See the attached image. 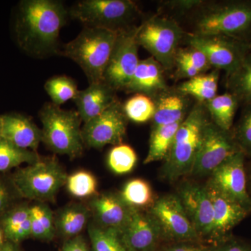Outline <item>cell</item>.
I'll list each match as a JSON object with an SVG mask.
<instances>
[{
  "label": "cell",
  "mask_w": 251,
  "mask_h": 251,
  "mask_svg": "<svg viewBox=\"0 0 251 251\" xmlns=\"http://www.w3.org/2000/svg\"><path fill=\"white\" fill-rule=\"evenodd\" d=\"M62 2L54 0H23L18 5L14 32L20 49L34 57L57 54L58 39L67 23Z\"/></svg>",
  "instance_id": "6da1fadb"
},
{
  "label": "cell",
  "mask_w": 251,
  "mask_h": 251,
  "mask_svg": "<svg viewBox=\"0 0 251 251\" xmlns=\"http://www.w3.org/2000/svg\"><path fill=\"white\" fill-rule=\"evenodd\" d=\"M210 121L206 109L198 105L180 125L160 173L162 179L175 182L191 175L206 125Z\"/></svg>",
  "instance_id": "7a4b0ae2"
},
{
  "label": "cell",
  "mask_w": 251,
  "mask_h": 251,
  "mask_svg": "<svg viewBox=\"0 0 251 251\" xmlns=\"http://www.w3.org/2000/svg\"><path fill=\"white\" fill-rule=\"evenodd\" d=\"M117 34L108 29L84 27L80 34L63 46L57 54L80 66L89 84L100 82L103 81Z\"/></svg>",
  "instance_id": "3957f363"
},
{
  "label": "cell",
  "mask_w": 251,
  "mask_h": 251,
  "mask_svg": "<svg viewBox=\"0 0 251 251\" xmlns=\"http://www.w3.org/2000/svg\"><path fill=\"white\" fill-rule=\"evenodd\" d=\"M42 143L54 153L74 159L82 154V120L77 110H63L52 103L44 104L39 112Z\"/></svg>",
  "instance_id": "277c9868"
},
{
  "label": "cell",
  "mask_w": 251,
  "mask_h": 251,
  "mask_svg": "<svg viewBox=\"0 0 251 251\" xmlns=\"http://www.w3.org/2000/svg\"><path fill=\"white\" fill-rule=\"evenodd\" d=\"M68 175L55 157L41 158L14 173L12 181L22 197L39 202H54Z\"/></svg>",
  "instance_id": "5b68a950"
},
{
  "label": "cell",
  "mask_w": 251,
  "mask_h": 251,
  "mask_svg": "<svg viewBox=\"0 0 251 251\" xmlns=\"http://www.w3.org/2000/svg\"><path fill=\"white\" fill-rule=\"evenodd\" d=\"M138 14L136 4L130 0H82L70 10V16L86 27L117 33L133 27L130 25Z\"/></svg>",
  "instance_id": "8992f818"
},
{
  "label": "cell",
  "mask_w": 251,
  "mask_h": 251,
  "mask_svg": "<svg viewBox=\"0 0 251 251\" xmlns=\"http://www.w3.org/2000/svg\"><path fill=\"white\" fill-rule=\"evenodd\" d=\"M183 36L184 31L175 21L154 17L139 26L136 39L138 46L151 53L161 67L170 69L175 64Z\"/></svg>",
  "instance_id": "52a82bcc"
},
{
  "label": "cell",
  "mask_w": 251,
  "mask_h": 251,
  "mask_svg": "<svg viewBox=\"0 0 251 251\" xmlns=\"http://www.w3.org/2000/svg\"><path fill=\"white\" fill-rule=\"evenodd\" d=\"M198 34L234 38L251 29V2L227 3L208 9L197 23Z\"/></svg>",
  "instance_id": "ba28073f"
},
{
  "label": "cell",
  "mask_w": 251,
  "mask_h": 251,
  "mask_svg": "<svg viewBox=\"0 0 251 251\" xmlns=\"http://www.w3.org/2000/svg\"><path fill=\"white\" fill-rule=\"evenodd\" d=\"M241 150L231 130L220 128L212 122L206 125L202 142L190 176H210L216 168Z\"/></svg>",
  "instance_id": "9c48e42d"
},
{
  "label": "cell",
  "mask_w": 251,
  "mask_h": 251,
  "mask_svg": "<svg viewBox=\"0 0 251 251\" xmlns=\"http://www.w3.org/2000/svg\"><path fill=\"white\" fill-rule=\"evenodd\" d=\"M139 27H132L117 34L103 81L114 90L125 89L140 62L137 34Z\"/></svg>",
  "instance_id": "30bf717a"
},
{
  "label": "cell",
  "mask_w": 251,
  "mask_h": 251,
  "mask_svg": "<svg viewBox=\"0 0 251 251\" xmlns=\"http://www.w3.org/2000/svg\"><path fill=\"white\" fill-rule=\"evenodd\" d=\"M148 211L161 227L164 244L202 241L176 194L165 195L157 198Z\"/></svg>",
  "instance_id": "8fae6325"
},
{
  "label": "cell",
  "mask_w": 251,
  "mask_h": 251,
  "mask_svg": "<svg viewBox=\"0 0 251 251\" xmlns=\"http://www.w3.org/2000/svg\"><path fill=\"white\" fill-rule=\"evenodd\" d=\"M127 121L123 105L116 100L99 116L84 124L82 135L85 147L101 150L106 145L122 144Z\"/></svg>",
  "instance_id": "7c38bea8"
},
{
  "label": "cell",
  "mask_w": 251,
  "mask_h": 251,
  "mask_svg": "<svg viewBox=\"0 0 251 251\" xmlns=\"http://www.w3.org/2000/svg\"><path fill=\"white\" fill-rule=\"evenodd\" d=\"M176 195L201 240L208 244L214 224V208L206 185L185 181Z\"/></svg>",
  "instance_id": "4fadbf2b"
},
{
  "label": "cell",
  "mask_w": 251,
  "mask_h": 251,
  "mask_svg": "<svg viewBox=\"0 0 251 251\" xmlns=\"http://www.w3.org/2000/svg\"><path fill=\"white\" fill-rule=\"evenodd\" d=\"M245 157L242 151L234 153L214 170L207 183L251 213V200L248 191Z\"/></svg>",
  "instance_id": "5bb4252c"
},
{
  "label": "cell",
  "mask_w": 251,
  "mask_h": 251,
  "mask_svg": "<svg viewBox=\"0 0 251 251\" xmlns=\"http://www.w3.org/2000/svg\"><path fill=\"white\" fill-rule=\"evenodd\" d=\"M188 42L205 54L211 66L226 71L228 75L237 70L247 54L245 46L227 36L196 34L190 36Z\"/></svg>",
  "instance_id": "9a60e30c"
},
{
  "label": "cell",
  "mask_w": 251,
  "mask_h": 251,
  "mask_svg": "<svg viewBox=\"0 0 251 251\" xmlns=\"http://www.w3.org/2000/svg\"><path fill=\"white\" fill-rule=\"evenodd\" d=\"M119 234L128 251H154L164 244L161 227L148 211L133 209Z\"/></svg>",
  "instance_id": "2e32d148"
},
{
  "label": "cell",
  "mask_w": 251,
  "mask_h": 251,
  "mask_svg": "<svg viewBox=\"0 0 251 251\" xmlns=\"http://www.w3.org/2000/svg\"><path fill=\"white\" fill-rule=\"evenodd\" d=\"M214 208V224L208 244L216 247L230 237L232 229L249 214L239 203L226 197L214 186L205 184Z\"/></svg>",
  "instance_id": "e0dca14e"
},
{
  "label": "cell",
  "mask_w": 251,
  "mask_h": 251,
  "mask_svg": "<svg viewBox=\"0 0 251 251\" xmlns=\"http://www.w3.org/2000/svg\"><path fill=\"white\" fill-rule=\"evenodd\" d=\"M93 224L100 228L120 233L130 219L133 208L122 199L120 193L105 192L92 197L88 204Z\"/></svg>",
  "instance_id": "ac0fdd59"
},
{
  "label": "cell",
  "mask_w": 251,
  "mask_h": 251,
  "mask_svg": "<svg viewBox=\"0 0 251 251\" xmlns=\"http://www.w3.org/2000/svg\"><path fill=\"white\" fill-rule=\"evenodd\" d=\"M1 138L18 148L37 152L42 130L29 117L17 112L0 115Z\"/></svg>",
  "instance_id": "d6986e66"
},
{
  "label": "cell",
  "mask_w": 251,
  "mask_h": 251,
  "mask_svg": "<svg viewBox=\"0 0 251 251\" xmlns=\"http://www.w3.org/2000/svg\"><path fill=\"white\" fill-rule=\"evenodd\" d=\"M115 91L104 81L89 84L85 90H79L73 100L82 122L90 121L116 101Z\"/></svg>",
  "instance_id": "ffe728a7"
},
{
  "label": "cell",
  "mask_w": 251,
  "mask_h": 251,
  "mask_svg": "<svg viewBox=\"0 0 251 251\" xmlns=\"http://www.w3.org/2000/svg\"><path fill=\"white\" fill-rule=\"evenodd\" d=\"M165 88L166 82L161 66L151 57L140 60L133 76L125 90L148 96Z\"/></svg>",
  "instance_id": "44dd1931"
},
{
  "label": "cell",
  "mask_w": 251,
  "mask_h": 251,
  "mask_svg": "<svg viewBox=\"0 0 251 251\" xmlns=\"http://www.w3.org/2000/svg\"><path fill=\"white\" fill-rule=\"evenodd\" d=\"M91 216L88 206L77 202L68 204L54 216L56 233L66 240L80 235Z\"/></svg>",
  "instance_id": "7402d4cb"
},
{
  "label": "cell",
  "mask_w": 251,
  "mask_h": 251,
  "mask_svg": "<svg viewBox=\"0 0 251 251\" xmlns=\"http://www.w3.org/2000/svg\"><path fill=\"white\" fill-rule=\"evenodd\" d=\"M1 228L6 240L15 244L31 237L30 207L18 206L8 211L1 221Z\"/></svg>",
  "instance_id": "603a6c76"
},
{
  "label": "cell",
  "mask_w": 251,
  "mask_h": 251,
  "mask_svg": "<svg viewBox=\"0 0 251 251\" xmlns=\"http://www.w3.org/2000/svg\"><path fill=\"white\" fill-rule=\"evenodd\" d=\"M182 122L152 128L148 153L144 160V164L166 159L173 145L176 131Z\"/></svg>",
  "instance_id": "cb8c5ba5"
},
{
  "label": "cell",
  "mask_w": 251,
  "mask_h": 251,
  "mask_svg": "<svg viewBox=\"0 0 251 251\" xmlns=\"http://www.w3.org/2000/svg\"><path fill=\"white\" fill-rule=\"evenodd\" d=\"M120 193L130 207L139 210H150L157 199L151 185L140 178L128 181Z\"/></svg>",
  "instance_id": "d4e9b609"
},
{
  "label": "cell",
  "mask_w": 251,
  "mask_h": 251,
  "mask_svg": "<svg viewBox=\"0 0 251 251\" xmlns=\"http://www.w3.org/2000/svg\"><path fill=\"white\" fill-rule=\"evenodd\" d=\"M185 106L184 99L179 95L169 94L162 97L156 105L152 128L182 122L185 118Z\"/></svg>",
  "instance_id": "484cf974"
},
{
  "label": "cell",
  "mask_w": 251,
  "mask_h": 251,
  "mask_svg": "<svg viewBox=\"0 0 251 251\" xmlns=\"http://www.w3.org/2000/svg\"><path fill=\"white\" fill-rule=\"evenodd\" d=\"M206 103V109L212 120L211 122L223 129L230 130L238 104L237 99L233 94L216 95Z\"/></svg>",
  "instance_id": "4316f807"
},
{
  "label": "cell",
  "mask_w": 251,
  "mask_h": 251,
  "mask_svg": "<svg viewBox=\"0 0 251 251\" xmlns=\"http://www.w3.org/2000/svg\"><path fill=\"white\" fill-rule=\"evenodd\" d=\"M31 237L50 242L56 234L52 211L46 203L38 202L30 207Z\"/></svg>",
  "instance_id": "83f0119b"
},
{
  "label": "cell",
  "mask_w": 251,
  "mask_h": 251,
  "mask_svg": "<svg viewBox=\"0 0 251 251\" xmlns=\"http://www.w3.org/2000/svg\"><path fill=\"white\" fill-rule=\"evenodd\" d=\"M219 83V72L200 74L197 76L183 82L179 90L186 94L193 96L200 101L207 102L216 96Z\"/></svg>",
  "instance_id": "f1b7e54d"
},
{
  "label": "cell",
  "mask_w": 251,
  "mask_h": 251,
  "mask_svg": "<svg viewBox=\"0 0 251 251\" xmlns=\"http://www.w3.org/2000/svg\"><path fill=\"white\" fill-rule=\"evenodd\" d=\"M41 159L39 153L23 150L0 138V172H6L26 163L32 164Z\"/></svg>",
  "instance_id": "f546056e"
},
{
  "label": "cell",
  "mask_w": 251,
  "mask_h": 251,
  "mask_svg": "<svg viewBox=\"0 0 251 251\" xmlns=\"http://www.w3.org/2000/svg\"><path fill=\"white\" fill-rule=\"evenodd\" d=\"M229 86L237 100L251 102V53L246 55L237 70L229 75Z\"/></svg>",
  "instance_id": "4dcf8cb0"
},
{
  "label": "cell",
  "mask_w": 251,
  "mask_h": 251,
  "mask_svg": "<svg viewBox=\"0 0 251 251\" xmlns=\"http://www.w3.org/2000/svg\"><path fill=\"white\" fill-rule=\"evenodd\" d=\"M44 89L57 106L75 98L78 92L75 81L66 75L54 76L49 79L44 85Z\"/></svg>",
  "instance_id": "1f68e13d"
},
{
  "label": "cell",
  "mask_w": 251,
  "mask_h": 251,
  "mask_svg": "<svg viewBox=\"0 0 251 251\" xmlns=\"http://www.w3.org/2000/svg\"><path fill=\"white\" fill-rule=\"evenodd\" d=\"M91 251H128L115 231L100 228L93 223L88 226Z\"/></svg>",
  "instance_id": "d6a6232c"
},
{
  "label": "cell",
  "mask_w": 251,
  "mask_h": 251,
  "mask_svg": "<svg viewBox=\"0 0 251 251\" xmlns=\"http://www.w3.org/2000/svg\"><path fill=\"white\" fill-rule=\"evenodd\" d=\"M124 110L128 120L135 123H145L152 120L156 105L148 96L137 94L126 102Z\"/></svg>",
  "instance_id": "836d02e7"
},
{
  "label": "cell",
  "mask_w": 251,
  "mask_h": 251,
  "mask_svg": "<svg viewBox=\"0 0 251 251\" xmlns=\"http://www.w3.org/2000/svg\"><path fill=\"white\" fill-rule=\"evenodd\" d=\"M136 153L128 145H116L110 150L108 156V165L110 169L117 175L130 173L137 163Z\"/></svg>",
  "instance_id": "e575fe53"
},
{
  "label": "cell",
  "mask_w": 251,
  "mask_h": 251,
  "mask_svg": "<svg viewBox=\"0 0 251 251\" xmlns=\"http://www.w3.org/2000/svg\"><path fill=\"white\" fill-rule=\"evenodd\" d=\"M68 191L75 198H84L97 194V181L92 173L87 171H77L68 176Z\"/></svg>",
  "instance_id": "d590c367"
},
{
  "label": "cell",
  "mask_w": 251,
  "mask_h": 251,
  "mask_svg": "<svg viewBox=\"0 0 251 251\" xmlns=\"http://www.w3.org/2000/svg\"><path fill=\"white\" fill-rule=\"evenodd\" d=\"M232 133L241 151L251 157V107L243 113Z\"/></svg>",
  "instance_id": "8d00e7d4"
},
{
  "label": "cell",
  "mask_w": 251,
  "mask_h": 251,
  "mask_svg": "<svg viewBox=\"0 0 251 251\" xmlns=\"http://www.w3.org/2000/svg\"><path fill=\"white\" fill-rule=\"evenodd\" d=\"M176 59H180L188 63L190 65L196 68L201 74L207 71L211 67L205 54L191 46L188 49L178 50Z\"/></svg>",
  "instance_id": "74e56055"
},
{
  "label": "cell",
  "mask_w": 251,
  "mask_h": 251,
  "mask_svg": "<svg viewBox=\"0 0 251 251\" xmlns=\"http://www.w3.org/2000/svg\"><path fill=\"white\" fill-rule=\"evenodd\" d=\"M164 251H215V247L202 241H187L166 244L162 247Z\"/></svg>",
  "instance_id": "f35d334b"
},
{
  "label": "cell",
  "mask_w": 251,
  "mask_h": 251,
  "mask_svg": "<svg viewBox=\"0 0 251 251\" xmlns=\"http://www.w3.org/2000/svg\"><path fill=\"white\" fill-rule=\"evenodd\" d=\"M215 251H251V244L232 235L216 246Z\"/></svg>",
  "instance_id": "ab89813d"
},
{
  "label": "cell",
  "mask_w": 251,
  "mask_h": 251,
  "mask_svg": "<svg viewBox=\"0 0 251 251\" xmlns=\"http://www.w3.org/2000/svg\"><path fill=\"white\" fill-rule=\"evenodd\" d=\"M175 64L177 65V76L180 78H189L197 76L201 73L198 72L196 68L190 65L188 63L184 61L176 59Z\"/></svg>",
  "instance_id": "60d3db41"
},
{
  "label": "cell",
  "mask_w": 251,
  "mask_h": 251,
  "mask_svg": "<svg viewBox=\"0 0 251 251\" xmlns=\"http://www.w3.org/2000/svg\"><path fill=\"white\" fill-rule=\"evenodd\" d=\"M64 245L69 251H90L87 242L80 234L76 237L67 239L64 242Z\"/></svg>",
  "instance_id": "b9f144b4"
},
{
  "label": "cell",
  "mask_w": 251,
  "mask_h": 251,
  "mask_svg": "<svg viewBox=\"0 0 251 251\" xmlns=\"http://www.w3.org/2000/svg\"><path fill=\"white\" fill-rule=\"evenodd\" d=\"M9 193L7 188L0 181V216L3 215L9 204Z\"/></svg>",
  "instance_id": "7bdbcfd3"
},
{
  "label": "cell",
  "mask_w": 251,
  "mask_h": 251,
  "mask_svg": "<svg viewBox=\"0 0 251 251\" xmlns=\"http://www.w3.org/2000/svg\"><path fill=\"white\" fill-rule=\"evenodd\" d=\"M0 251H21L18 244L6 240L0 247Z\"/></svg>",
  "instance_id": "ee69618b"
},
{
  "label": "cell",
  "mask_w": 251,
  "mask_h": 251,
  "mask_svg": "<svg viewBox=\"0 0 251 251\" xmlns=\"http://www.w3.org/2000/svg\"><path fill=\"white\" fill-rule=\"evenodd\" d=\"M248 191H249V194L251 200V174L249 176V181H248Z\"/></svg>",
  "instance_id": "f6af8a7d"
},
{
  "label": "cell",
  "mask_w": 251,
  "mask_h": 251,
  "mask_svg": "<svg viewBox=\"0 0 251 251\" xmlns=\"http://www.w3.org/2000/svg\"><path fill=\"white\" fill-rule=\"evenodd\" d=\"M3 235H4V233H3L2 229H0V247L2 245L3 243Z\"/></svg>",
  "instance_id": "bcb514c9"
},
{
  "label": "cell",
  "mask_w": 251,
  "mask_h": 251,
  "mask_svg": "<svg viewBox=\"0 0 251 251\" xmlns=\"http://www.w3.org/2000/svg\"><path fill=\"white\" fill-rule=\"evenodd\" d=\"M154 251H163V248L161 247V248H159V249H157V250Z\"/></svg>",
  "instance_id": "7dc6e473"
},
{
  "label": "cell",
  "mask_w": 251,
  "mask_h": 251,
  "mask_svg": "<svg viewBox=\"0 0 251 251\" xmlns=\"http://www.w3.org/2000/svg\"><path fill=\"white\" fill-rule=\"evenodd\" d=\"M0 138H1V128H0Z\"/></svg>",
  "instance_id": "c3c4849f"
}]
</instances>
